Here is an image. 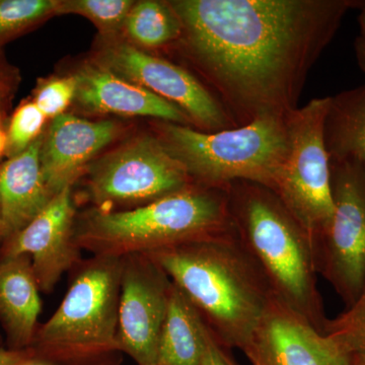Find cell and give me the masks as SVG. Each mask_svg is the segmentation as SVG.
I'll return each instance as SVG.
<instances>
[{
  "mask_svg": "<svg viewBox=\"0 0 365 365\" xmlns=\"http://www.w3.org/2000/svg\"><path fill=\"white\" fill-rule=\"evenodd\" d=\"M333 215L314 244L317 270L346 307L365 284V175L350 163L330 162Z\"/></svg>",
  "mask_w": 365,
  "mask_h": 365,
  "instance_id": "9",
  "label": "cell"
},
{
  "mask_svg": "<svg viewBox=\"0 0 365 365\" xmlns=\"http://www.w3.org/2000/svg\"><path fill=\"white\" fill-rule=\"evenodd\" d=\"M206 330L195 307L172 282L158 365H202Z\"/></svg>",
  "mask_w": 365,
  "mask_h": 365,
  "instance_id": "19",
  "label": "cell"
},
{
  "mask_svg": "<svg viewBox=\"0 0 365 365\" xmlns=\"http://www.w3.org/2000/svg\"><path fill=\"white\" fill-rule=\"evenodd\" d=\"M133 0H60V14H78L91 21L103 39L121 37Z\"/></svg>",
  "mask_w": 365,
  "mask_h": 365,
  "instance_id": "22",
  "label": "cell"
},
{
  "mask_svg": "<svg viewBox=\"0 0 365 365\" xmlns=\"http://www.w3.org/2000/svg\"><path fill=\"white\" fill-rule=\"evenodd\" d=\"M20 83V71L7 61L6 55L0 47V107L11 109V102Z\"/></svg>",
  "mask_w": 365,
  "mask_h": 365,
  "instance_id": "26",
  "label": "cell"
},
{
  "mask_svg": "<svg viewBox=\"0 0 365 365\" xmlns=\"http://www.w3.org/2000/svg\"><path fill=\"white\" fill-rule=\"evenodd\" d=\"M151 126L192 181L208 188L227 189L235 181H248L273 191L289 150L287 117L262 118L215 133L160 120Z\"/></svg>",
  "mask_w": 365,
  "mask_h": 365,
  "instance_id": "6",
  "label": "cell"
},
{
  "mask_svg": "<svg viewBox=\"0 0 365 365\" xmlns=\"http://www.w3.org/2000/svg\"><path fill=\"white\" fill-rule=\"evenodd\" d=\"M328 105L329 97L314 98L287 117L289 150L273 190L306 228L314 246L333 215L330 160L324 141Z\"/></svg>",
  "mask_w": 365,
  "mask_h": 365,
  "instance_id": "8",
  "label": "cell"
},
{
  "mask_svg": "<svg viewBox=\"0 0 365 365\" xmlns=\"http://www.w3.org/2000/svg\"><path fill=\"white\" fill-rule=\"evenodd\" d=\"M125 129L117 120L93 121L72 113L50 121L41 148V165L52 193L56 195L85 176L91 163Z\"/></svg>",
  "mask_w": 365,
  "mask_h": 365,
  "instance_id": "14",
  "label": "cell"
},
{
  "mask_svg": "<svg viewBox=\"0 0 365 365\" xmlns=\"http://www.w3.org/2000/svg\"><path fill=\"white\" fill-rule=\"evenodd\" d=\"M228 350L230 349L215 339L207 327L204 342L202 365H239Z\"/></svg>",
  "mask_w": 365,
  "mask_h": 365,
  "instance_id": "27",
  "label": "cell"
},
{
  "mask_svg": "<svg viewBox=\"0 0 365 365\" xmlns=\"http://www.w3.org/2000/svg\"><path fill=\"white\" fill-rule=\"evenodd\" d=\"M31 356L32 352L30 349L14 351L6 347H0V365H19Z\"/></svg>",
  "mask_w": 365,
  "mask_h": 365,
  "instance_id": "28",
  "label": "cell"
},
{
  "mask_svg": "<svg viewBox=\"0 0 365 365\" xmlns=\"http://www.w3.org/2000/svg\"><path fill=\"white\" fill-rule=\"evenodd\" d=\"M242 351L253 365H349L351 359L275 297Z\"/></svg>",
  "mask_w": 365,
  "mask_h": 365,
  "instance_id": "13",
  "label": "cell"
},
{
  "mask_svg": "<svg viewBox=\"0 0 365 365\" xmlns=\"http://www.w3.org/2000/svg\"><path fill=\"white\" fill-rule=\"evenodd\" d=\"M9 110L0 107V165L2 158H6L7 123H9Z\"/></svg>",
  "mask_w": 365,
  "mask_h": 365,
  "instance_id": "29",
  "label": "cell"
},
{
  "mask_svg": "<svg viewBox=\"0 0 365 365\" xmlns=\"http://www.w3.org/2000/svg\"><path fill=\"white\" fill-rule=\"evenodd\" d=\"M76 83L73 104L91 116L143 117L192 126L176 106L127 81L88 57L69 72Z\"/></svg>",
  "mask_w": 365,
  "mask_h": 365,
  "instance_id": "15",
  "label": "cell"
},
{
  "mask_svg": "<svg viewBox=\"0 0 365 365\" xmlns=\"http://www.w3.org/2000/svg\"><path fill=\"white\" fill-rule=\"evenodd\" d=\"M19 365H48V364H44V362L41 361V360L34 359L33 356H31V357H29V359L24 360V361L21 362V364H19Z\"/></svg>",
  "mask_w": 365,
  "mask_h": 365,
  "instance_id": "32",
  "label": "cell"
},
{
  "mask_svg": "<svg viewBox=\"0 0 365 365\" xmlns=\"http://www.w3.org/2000/svg\"><path fill=\"white\" fill-rule=\"evenodd\" d=\"M352 9H359V25L365 26V0H352Z\"/></svg>",
  "mask_w": 365,
  "mask_h": 365,
  "instance_id": "31",
  "label": "cell"
},
{
  "mask_svg": "<svg viewBox=\"0 0 365 365\" xmlns=\"http://www.w3.org/2000/svg\"><path fill=\"white\" fill-rule=\"evenodd\" d=\"M72 187L60 191L37 217L0 245V257L28 255L40 292L51 294L62 275L83 260L76 242L78 220Z\"/></svg>",
  "mask_w": 365,
  "mask_h": 365,
  "instance_id": "12",
  "label": "cell"
},
{
  "mask_svg": "<svg viewBox=\"0 0 365 365\" xmlns=\"http://www.w3.org/2000/svg\"><path fill=\"white\" fill-rule=\"evenodd\" d=\"M182 35L170 50L235 127L297 109L312 67L352 0H169Z\"/></svg>",
  "mask_w": 365,
  "mask_h": 365,
  "instance_id": "1",
  "label": "cell"
},
{
  "mask_svg": "<svg viewBox=\"0 0 365 365\" xmlns=\"http://www.w3.org/2000/svg\"><path fill=\"white\" fill-rule=\"evenodd\" d=\"M121 267L119 257L93 255L72 269L58 309L36 330L29 348L34 359L48 365H121Z\"/></svg>",
  "mask_w": 365,
  "mask_h": 365,
  "instance_id": "5",
  "label": "cell"
},
{
  "mask_svg": "<svg viewBox=\"0 0 365 365\" xmlns=\"http://www.w3.org/2000/svg\"><path fill=\"white\" fill-rule=\"evenodd\" d=\"M235 232L227 189L192 184L141 207L78 215L76 242L93 256L148 254Z\"/></svg>",
  "mask_w": 365,
  "mask_h": 365,
  "instance_id": "4",
  "label": "cell"
},
{
  "mask_svg": "<svg viewBox=\"0 0 365 365\" xmlns=\"http://www.w3.org/2000/svg\"><path fill=\"white\" fill-rule=\"evenodd\" d=\"M324 141L330 162L353 163L365 175V83L329 97Z\"/></svg>",
  "mask_w": 365,
  "mask_h": 365,
  "instance_id": "18",
  "label": "cell"
},
{
  "mask_svg": "<svg viewBox=\"0 0 365 365\" xmlns=\"http://www.w3.org/2000/svg\"><path fill=\"white\" fill-rule=\"evenodd\" d=\"M118 344L137 365H158L172 280L145 254L122 257Z\"/></svg>",
  "mask_w": 365,
  "mask_h": 365,
  "instance_id": "11",
  "label": "cell"
},
{
  "mask_svg": "<svg viewBox=\"0 0 365 365\" xmlns=\"http://www.w3.org/2000/svg\"><path fill=\"white\" fill-rule=\"evenodd\" d=\"M76 83L72 74L51 76L38 79L31 100L38 106L46 118L52 121L66 114L73 104Z\"/></svg>",
  "mask_w": 365,
  "mask_h": 365,
  "instance_id": "25",
  "label": "cell"
},
{
  "mask_svg": "<svg viewBox=\"0 0 365 365\" xmlns=\"http://www.w3.org/2000/svg\"><path fill=\"white\" fill-rule=\"evenodd\" d=\"M324 335L348 355L365 359V284L359 297L334 319H328Z\"/></svg>",
  "mask_w": 365,
  "mask_h": 365,
  "instance_id": "23",
  "label": "cell"
},
{
  "mask_svg": "<svg viewBox=\"0 0 365 365\" xmlns=\"http://www.w3.org/2000/svg\"><path fill=\"white\" fill-rule=\"evenodd\" d=\"M40 288L28 255L0 257V325L7 349L28 350L39 323Z\"/></svg>",
  "mask_w": 365,
  "mask_h": 365,
  "instance_id": "17",
  "label": "cell"
},
{
  "mask_svg": "<svg viewBox=\"0 0 365 365\" xmlns=\"http://www.w3.org/2000/svg\"><path fill=\"white\" fill-rule=\"evenodd\" d=\"M360 32L354 43L357 63L365 73V26L359 25Z\"/></svg>",
  "mask_w": 365,
  "mask_h": 365,
  "instance_id": "30",
  "label": "cell"
},
{
  "mask_svg": "<svg viewBox=\"0 0 365 365\" xmlns=\"http://www.w3.org/2000/svg\"><path fill=\"white\" fill-rule=\"evenodd\" d=\"M227 195L235 235L260 266L274 297L324 334L329 318L311 235L263 185L235 181L227 187Z\"/></svg>",
  "mask_w": 365,
  "mask_h": 365,
  "instance_id": "3",
  "label": "cell"
},
{
  "mask_svg": "<svg viewBox=\"0 0 365 365\" xmlns=\"http://www.w3.org/2000/svg\"><path fill=\"white\" fill-rule=\"evenodd\" d=\"M90 58L176 106L196 130L215 133L237 128L207 88L179 63L138 49L120 38H100Z\"/></svg>",
  "mask_w": 365,
  "mask_h": 365,
  "instance_id": "10",
  "label": "cell"
},
{
  "mask_svg": "<svg viewBox=\"0 0 365 365\" xmlns=\"http://www.w3.org/2000/svg\"><path fill=\"white\" fill-rule=\"evenodd\" d=\"M182 25L169 0H139L131 7L120 39L146 52H170Z\"/></svg>",
  "mask_w": 365,
  "mask_h": 365,
  "instance_id": "20",
  "label": "cell"
},
{
  "mask_svg": "<svg viewBox=\"0 0 365 365\" xmlns=\"http://www.w3.org/2000/svg\"><path fill=\"white\" fill-rule=\"evenodd\" d=\"M60 0H0V47L58 16Z\"/></svg>",
  "mask_w": 365,
  "mask_h": 365,
  "instance_id": "21",
  "label": "cell"
},
{
  "mask_svg": "<svg viewBox=\"0 0 365 365\" xmlns=\"http://www.w3.org/2000/svg\"><path fill=\"white\" fill-rule=\"evenodd\" d=\"M85 176L91 208L108 212L141 207L195 184L153 131L103 153Z\"/></svg>",
  "mask_w": 365,
  "mask_h": 365,
  "instance_id": "7",
  "label": "cell"
},
{
  "mask_svg": "<svg viewBox=\"0 0 365 365\" xmlns=\"http://www.w3.org/2000/svg\"><path fill=\"white\" fill-rule=\"evenodd\" d=\"M349 365H365V359L359 355H351Z\"/></svg>",
  "mask_w": 365,
  "mask_h": 365,
  "instance_id": "33",
  "label": "cell"
},
{
  "mask_svg": "<svg viewBox=\"0 0 365 365\" xmlns=\"http://www.w3.org/2000/svg\"><path fill=\"white\" fill-rule=\"evenodd\" d=\"M48 119L32 100L23 101L9 118L6 158L20 155L44 133Z\"/></svg>",
  "mask_w": 365,
  "mask_h": 365,
  "instance_id": "24",
  "label": "cell"
},
{
  "mask_svg": "<svg viewBox=\"0 0 365 365\" xmlns=\"http://www.w3.org/2000/svg\"><path fill=\"white\" fill-rule=\"evenodd\" d=\"M44 133L28 150L0 165L2 242L26 227L56 196L41 165Z\"/></svg>",
  "mask_w": 365,
  "mask_h": 365,
  "instance_id": "16",
  "label": "cell"
},
{
  "mask_svg": "<svg viewBox=\"0 0 365 365\" xmlns=\"http://www.w3.org/2000/svg\"><path fill=\"white\" fill-rule=\"evenodd\" d=\"M145 255L186 295L220 344L242 350L274 294L235 232Z\"/></svg>",
  "mask_w": 365,
  "mask_h": 365,
  "instance_id": "2",
  "label": "cell"
},
{
  "mask_svg": "<svg viewBox=\"0 0 365 365\" xmlns=\"http://www.w3.org/2000/svg\"><path fill=\"white\" fill-rule=\"evenodd\" d=\"M0 347H4V339H2L1 335H0Z\"/></svg>",
  "mask_w": 365,
  "mask_h": 365,
  "instance_id": "35",
  "label": "cell"
},
{
  "mask_svg": "<svg viewBox=\"0 0 365 365\" xmlns=\"http://www.w3.org/2000/svg\"><path fill=\"white\" fill-rule=\"evenodd\" d=\"M2 242V220H1V206H0V245Z\"/></svg>",
  "mask_w": 365,
  "mask_h": 365,
  "instance_id": "34",
  "label": "cell"
}]
</instances>
